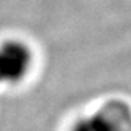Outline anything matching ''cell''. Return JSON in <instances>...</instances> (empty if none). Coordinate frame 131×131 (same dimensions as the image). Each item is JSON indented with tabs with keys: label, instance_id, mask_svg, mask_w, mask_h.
Segmentation results:
<instances>
[{
	"label": "cell",
	"instance_id": "1",
	"mask_svg": "<svg viewBox=\"0 0 131 131\" xmlns=\"http://www.w3.org/2000/svg\"><path fill=\"white\" fill-rule=\"evenodd\" d=\"M71 131H131V107L124 101L110 99L92 114L80 118Z\"/></svg>",
	"mask_w": 131,
	"mask_h": 131
},
{
	"label": "cell",
	"instance_id": "2",
	"mask_svg": "<svg viewBox=\"0 0 131 131\" xmlns=\"http://www.w3.org/2000/svg\"><path fill=\"white\" fill-rule=\"evenodd\" d=\"M32 66V52L21 40L10 39L0 45V84H17Z\"/></svg>",
	"mask_w": 131,
	"mask_h": 131
}]
</instances>
